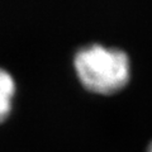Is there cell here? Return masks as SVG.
I'll return each instance as SVG.
<instances>
[{
	"instance_id": "6da1fadb",
	"label": "cell",
	"mask_w": 152,
	"mask_h": 152,
	"mask_svg": "<svg viewBox=\"0 0 152 152\" xmlns=\"http://www.w3.org/2000/svg\"><path fill=\"white\" fill-rule=\"evenodd\" d=\"M74 70L85 88L98 94H113L131 80V60L123 50L90 43L74 55Z\"/></svg>"
},
{
	"instance_id": "3957f363",
	"label": "cell",
	"mask_w": 152,
	"mask_h": 152,
	"mask_svg": "<svg viewBox=\"0 0 152 152\" xmlns=\"http://www.w3.org/2000/svg\"><path fill=\"white\" fill-rule=\"evenodd\" d=\"M147 152H152V142L150 143V146H148V148H147Z\"/></svg>"
},
{
	"instance_id": "7a4b0ae2",
	"label": "cell",
	"mask_w": 152,
	"mask_h": 152,
	"mask_svg": "<svg viewBox=\"0 0 152 152\" xmlns=\"http://www.w3.org/2000/svg\"><path fill=\"white\" fill-rule=\"evenodd\" d=\"M17 85L13 75L7 69L0 67V123L9 117L13 109V100Z\"/></svg>"
}]
</instances>
